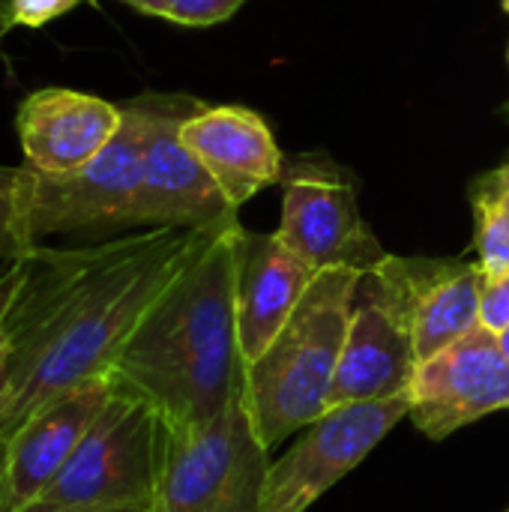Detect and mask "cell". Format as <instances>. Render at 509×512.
I'll list each match as a JSON object with an SVG mask.
<instances>
[{
  "mask_svg": "<svg viewBox=\"0 0 509 512\" xmlns=\"http://www.w3.org/2000/svg\"><path fill=\"white\" fill-rule=\"evenodd\" d=\"M225 222L150 228L75 249L33 246L21 258L24 279L9 309L12 360L0 435L57 393L111 375L147 309Z\"/></svg>",
  "mask_w": 509,
  "mask_h": 512,
  "instance_id": "1",
  "label": "cell"
},
{
  "mask_svg": "<svg viewBox=\"0 0 509 512\" xmlns=\"http://www.w3.org/2000/svg\"><path fill=\"white\" fill-rule=\"evenodd\" d=\"M240 219L219 225L147 309L111 366L165 426L213 420L243 378L237 339Z\"/></svg>",
  "mask_w": 509,
  "mask_h": 512,
  "instance_id": "2",
  "label": "cell"
},
{
  "mask_svg": "<svg viewBox=\"0 0 509 512\" xmlns=\"http://www.w3.org/2000/svg\"><path fill=\"white\" fill-rule=\"evenodd\" d=\"M360 279L363 273L354 267L318 270L270 348L243 366L246 405L267 450L330 408Z\"/></svg>",
  "mask_w": 509,
  "mask_h": 512,
  "instance_id": "3",
  "label": "cell"
},
{
  "mask_svg": "<svg viewBox=\"0 0 509 512\" xmlns=\"http://www.w3.org/2000/svg\"><path fill=\"white\" fill-rule=\"evenodd\" d=\"M243 378L201 426H165L153 512H258L270 471Z\"/></svg>",
  "mask_w": 509,
  "mask_h": 512,
  "instance_id": "4",
  "label": "cell"
},
{
  "mask_svg": "<svg viewBox=\"0 0 509 512\" xmlns=\"http://www.w3.org/2000/svg\"><path fill=\"white\" fill-rule=\"evenodd\" d=\"M162 420L114 384L54 483L24 512H102L153 507Z\"/></svg>",
  "mask_w": 509,
  "mask_h": 512,
  "instance_id": "5",
  "label": "cell"
},
{
  "mask_svg": "<svg viewBox=\"0 0 509 512\" xmlns=\"http://www.w3.org/2000/svg\"><path fill=\"white\" fill-rule=\"evenodd\" d=\"M147 135L144 93L123 102V126L114 141L69 174H39L21 165V225L33 246L51 234L126 231L141 183Z\"/></svg>",
  "mask_w": 509,
  "mask_h": 512,
  "instance_id": "6",
  "label": "cell"
},
{
  "mask_svg": "<svg viewBox=\"0 0 509 512\" xmlns=\"http://www.w3.org/2000/svg\"><path fill=\"white\" fill-rule=\"evenodd\" d=\"M282 222L276 234L312 270L354 267L369 273L384 261V246L363 219L354 177L324 153L285 159Z\"/></svg>",
  "mask_w": 509,
  "mask_h": 512,
  "instance_id": "7",
  "label": "cell"
},
{
  "mask_svg": "<svg viewBox=\"0 0 509 512\" xmlns=\"http://www.w3.org/2000/svg\"><path fill=\"white\" fill-rule=\"evenodd\" d=\"M408 414V393L327 408L303 429L300 441L270 465L258 512H306L345 480Z\"/></svg>",
  "mask_w": 509,
  "mask_h": 512,
  "instance_id": "8",
  "label": "cell"
},
{
  "mask_svg": "<svg viewBox=\"0 0 509 512\" xmlns=\"http://www.w3.org/2000/svg\"><path fill=\"white\" fill-rule=\"evenodd\" d=\"M147 135L129 228H207L237 216L207 168L183 144V120L201 108L183 93H144Z\"/></svg>",
  "mask_w": 509,
  "mask_h": 512,
  "instance_id": "9",
  "label": "cell"
},
{
  "mask_svg": "<svg viewBox=\"0 0 509 512\" xmlns=\"http://www.w3.org/2000/svg\"><path fill=\"white\" fill-rule=\"evenodd\" d=\"M408 399V417L432 441H444L495 411H507L509 354L501 336L480 324L450 348L420 360Z\"/></svg>",
  "mask_w": 509,
  "mask_h": 512,
  "instance_id": "10",
  "label": "cell"
},
{
  "mask_svg": "<svg viewBox=\"0 0 509 512\" xmlns=\"http://www.w3.org/2000/svg\"><path fill=\"white\" fill-rule=\"evenodd\" d=\"M417 363L414 333L396 291L375 270L363 273L330 393V408L405 396Z\"/></svg>",
  "mask_w": 509,
  "mask_h": 512,
  "instance_id": "11",
  "label": "cell"
},
{
  "mask_svg": "<svg viewBox=\"0 0 509 512\" xmlns=\"http://www.w3.org/2000/svg\"><path fill=\"white\" fill-rule=\"evenodd\" d=\"M111 390V375L63 390L0 435V512H24L54 483Z\"/></svg>",
  "mask_w": 509,
  "mask_h": 512,
  "instance_id": "12",
  "label": "cell"
},
{
  "mask_svg": "<svg viewBox=\"0 0 509 512\" xmlns=\"http://www.w3.org/2000/svg\"><path fill=\"white\" fill-rule=\"evenodd\" d=\"M399 297L417 360H429L480 327L483 267L465 258H399L384 255L372 267Z\"/></svg>",
  "mask_w": 509,
  "mask_h": 512,
  "instance_id": "13",
  "label": "cell"
},
{
  "mask_svg": "<svg viewBox=\"0 0 509 512\" xmlns=\"http://www.w3.org/2000/svg\"><path fill=\"white\" fill-rule=\"evenodd\" d=\"M123 105L72 87H42L15 111L24 165L39 174H69L96 159L120 132Z\"/></svg>",
  "mask_w": 509,
  "mask_h": 512,
  "instance_id": "14",
  "label": "cell"
},
{
  "mask_svg": "<svg viewBox=\"0 0 509 512\" xmlns=\"http://www.w3.org/2000/svg\"><path fill=\"white\" fill-rule=\"evenodd\" d=\"M180 138L237 210L282 180L285 156L267 120L252 108L201 105L183 120Z\"/></svg>",
  "mask_w": 509,
  "mask_h": 512,
  "instance_id": "15",
  "label": "cell"
},
{
  "mask_svg": "<svg viewBox=\"0 0 509 512\" xmlns=\"http://www.w3.org/2000/svg\"><path fill=\"white\" fill-rule=\"evenodd\" d=\"M318 270L285 240L243 228L237 249V339L243 366L255 363L288 324Z\"/></svg>",
  "mask_w": 509,
  "mask_h": 512,
  "instance_id": "16",
  "label": "cell"
},
{
  "mask_svg": "<svg viewBox=\"0 0 509 512\" xmlns=\"http://www.w3.org/2000/svg\"><path fill=\"white\" fill-rule=\"evenodd\" d=\"M474 252L483 273L509 267V162L480 174L471 183Z\"/></svg>",
  "mask_w": 509,
  "mask_h": 512,
  "instance_id": "17",
  "label": "cell"
},
{
  "mask_svg": "<svg viewBox=\"0 0 509 512\" xmlns=\"http://www.w3.org/2000/svg\"><path fill=\"white\" fill-rule=\"evenodd\" d=\"M30 249L21 225V165H0V261H18Z\"/></svg>",
  "mask_w": 509,
  "mask_h": 512,
  "instance_id": "18",
  "label": "cell"
},
{
  "mask_svg": "<svg viewBox=\"0 0 509 512\" xmlns=\"http://www.w3.org/2000/svg\"><path fill=\"white\" fill-rule=\"evenodd\" d=\"M246 0H171L165 9V21L180 27H213L228 21Z\"/></svg>",
  "mask_w": 509,
  "mask_h": 512,
  "instance_id": "19",
  "label": "cell"
},
{
  "mask_svg": "<svg viewBox=\"0 0 509 512\" xmlns=\"http://www.w3.org/2000/svg\"><path fill=\"white\" fill-rule=\"evenodd\" d=\"M24 279V261H9L0 273V405L9 384V360H12V339H9V309L15 303V294Z\"/></svg>",
  "mask_w": 509,
  "mask_h": 512,
  "instance_id": "20",
  "label": "cell"
},
{
  "mask_svg": "<svg viewBox=\"0 0 509 512\" xmlns=\"http://www.w3.org/2000/svg\"><path fill=\"white\" fill-rule=\"evenodd\" d=\"M480 324L498 336L509 330V267L498 273H483Z\"/></svg>",
  "mask_w": 509,
  "mask_h": 512,
  "instance_id": "21",
  "label": "cell"
},
{
  "mask_svg": "<svg viewBox=\"0 0 509 512\" xmlns=\"http://www.w3.org/2000/svg\"><path fill=\"white\" fill-rule=\"evenodd\" d=\"M84 0H12L9 9V27H27V30H39L45 24H51L54 18L72 12L75 6H81Z\"/></svg>",
  "mask_w": 509,
  "mask_h": 512,
  "instance_id": "22",
  "label": "cell"
},
{
  "mask_svg": "<svg viewBox=\"0 0 509 512\" xmlns=\"http://www.w3.org/2000/svg\"><path fill=\"white\" fill-rule=\"evenodd\" d=\"M123 3H129V6H135L138 12H147V15H156V18H159V12H162V0H123Z\"/></svg>",
  "mask_w": 509,
  "mask_h": 512,
  "instance_id": "23",
  "label": "cell"
},
{
  "mask_svg": "<svg viewBox=\"0 0 509 512\" xmlns=\"http://www.w3.org/2000/svg\"><path fill=\"white\" fill-rule=\"evenodd\" d=\"M9 9H12V0H0V39L12 30L9 27Z\"/></svg>",
  "mask_w": 509,
  "mask_h": 512,
  "instance_id": "24",
  "label": "cell"
},
{
  "mask_svg": "<svg viewBox=\"0 0 509 512\" xmlns=\"http://www.w3.org/2000/svg\"><path fill=\"white\" fill-rule=\"evenodd\" d=\"M102 512H153V507H126V510H102Z\"/></svg>",
  "mask_w": 509,
  "mask_h": 512,
  "instance_id": "25",
  "label": "cell"
},
{
  "mask_svg": "<svg viewBox=\"0 0 509 512\" xmlns=\"http://www.w3.org/2000/svg\"><path fill=\"white\" fill-rule=\"evenodd\" d=\"M501 345H504V351L509 354V330L507 333H501Z\"/></svg>",
  "mask_w": 509,
  "mask_h": 512,
  "instance_id": "26",
  "label": "cell"
},
{
  "mask_svg": "<svg viewBox=\"0 0 509 512\" xmlns=\"http://www.w3.org/2000/svg\"><path fill=\"white\" fill-rule=\"evenodd\" d=\"M504 9H507V12H509V0H504Z\"/></svg>",
  "mask_w": 509,
  "mask_h": 512,
  "instance_id": "27",
  "label": "cell"
},
{
  "mask_svg": "<svg viewBox=\"0 0 509 512\" xmlns=\"http://www.w3.org/2000/svg\"><path fill=\"white\" fill-rule=\"evenodd\" d=\"M507 60H509V48H507Z\"/></svg>",
  "mask_w": 509,
  "mask_h": 512,
  "instance_id": "28",
  "label": "cell"
},
{
  "mask_svg": "<svg viewBox=\"0 0 509 512\" xmlns=\"http://www.w3.org/2000/svg\"><path fill=\"white\" fill-rule=\"evenodd\" d=\"M507 512H509V510H507Z\"/></svg>",
  "mask_w": 509,
  "mask_h": 512,
  "instance_id": "29",
  "label": "cell"
}]
</instances>
